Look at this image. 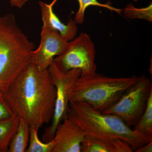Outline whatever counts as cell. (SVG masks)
<instances>
[{"mask_svg": "<svg viewBox=\"0 0 152 152\" xmlns=\"http://www.w3.org/2000/svg\"><path fill=\"white\" fill-rule=\"evenodd\" d=\"M86 135L81 126L67 117L56 129L52 152H81V144Z\"/></svg>", "mask_w": 152, "mask_h": 152, "instance_id": "9c48e42d", "label": "cell"}, {"mask_svg": "<svg viewBox=\"0 0 152 152\" xmlns=\"http://www.w3.org/2000/svg\"><path fill=\"white\" fill-rule=\"evenodd\" d=\"M68 43L58 31L43 23L39 46L31 53V63L39 69H48L55 57L64 50Z\"/></svg>", "mask_w": 152, "mask_h": 152, "instance_id": "ba28073f", "label": "cell"}, {"mask_svg": "<svg viewBox=\"0 0 152 152\" xmlns=\"http://www.w3.org/2000/svg\"><path fill=\"white\" fill-rule=\"evenodd\" d=\"M95 56L94 43L87 34L82 33L69 42L64 50L54 58L53 62L61 70L79 69L80 77H90L96 73Z\"/></svg>", "mask_w": 152, "mask_h": 152, "instance_id": "8992f818", "label": "cell"}, {"mask_svg": "<svg viewBox=\"0 0 152 152\" xmlns=\"http://www.w3.org/2000/svg\"><path fill=\"white\" fill-rule=\"evenodd\" d=\"M127 142L120 139H102L86 134L81 152H132Z\"/></svg>", "mask_w": 152, "mask_h": 152, "instance_id": "8fae6325", "label": "cell"}, {"mask_svg": "<svg viewBox=\"0 0 152 152\" xmlns=\"http://www.w3.org/2000/svg\"><path fill=\"white\" fill-rule=\"evenodd\" d=\"M34 45L18 24L13 14L0 15V89L4 92L31 63Z\"/></svg>", "mask_w": 152, "mask_h": 152, "instance_id": "3957f363", "label": "cell"}, {"mask_svg": "<svg viewBox=\"0 0 152 152\" xmlns=\"http://www.w3.org/2000/svg\"><path fill=\"white\" fill-rule=\"evenodd\" d=\"M152 93L151 80L145 75L140 76L115 104L102 113L115 115L129 126H134L143 113Z\"/></svg>", "mask_w": 152, "mask_h": 152, "instance_id": "5b68a950", "label": "cell"}, {"mask_svg": "<svg viewBox=\"0 0 152 152\" xmlns=\"http://www.w3.org/2000/svg\"><path fill=\"white\" fill-rule=\"evenodd\" d=\"M136 151L137 152H152V141L144 145Z\"/></svg>", "mask_w": 152, "mask_h": 152, "instance_id": "ffe728a7", "label": "cell"}, {"mask_svg": "<svg viewBox=\"0 0 152 152\" xmlns=\"http://www.w3.org/2000/svg\"><path fill=\"white\" fill-rule=\"evenodd\" d=\"M77 1L79 3V7L78 10L76 13L74 20L77 24L80 25L82 24L84 21L85 12L89 6H98L104 7L118 13H120L122 10L113 7L109 5L101 4L97 0H77Z\"/></svg>", "mask_w": 152, "mask_h": 152, "instance_id": "e0dca14e", "label": "cell"}, {"mask_svg": "<svg viewBox=\"0 0 152 152\" xmlns=\"http://www.w3.org/2000/svg\"><path fill=\"white\" fill-rule=\"evenodd\" d=\"M15 115L5 97L4 93L0 89V120L12 118Z\"/></svg>", "mask_w": 152, "mask_h": 152, "instance_id": "ac0fdd59", "label": "cell"}, {"mask_svg": "<svg viewBox=\"0 0 152 152\" xmlns=\"http://www.w3.org/2000/svg\"><path fill=\"white\" fill-rule=\"evenodd\" d=\"M30 127L26 122L20 118L18 127L12 139L8 152H26L30 138Z\"/></svg>", "mask_w": 152, "mask_h": 152, "instance_id": "4fadbf2b", "label": "cell"}, {"mask_svg": "<svg viewBox=\"0 0 152 152\" xmlns=\"http://www.w3.org/2000/svg\"><path fill=\"white\" fill-rule=\"evenodd\" d=\"M67 117L75 121L86 134L102 139H122L133 150L152 141V136L134 130L115 115L96 110L86 103L70 102Z\"/></svg>", "mask_w": 152, "mask_h": 152, "instance_id": "7a4b0ae2", "label": "cell"}, {"mask_svg": "<svg viewBox=\"0 0 152 152\" xmlns=\"http://www.w3.org/2000/svg\"><path fill=\"white\" fill-rule=\"evenodd\" d=\"M134 127V130L143 134L152 136V93L143 113Z\"/></svg>", "mask_w": 152, "mask_h": 152, "instance_id": "5bb4252c", "label": "cell"}, {"mask_svg": "<svg viewBox=\"0 0 152 152\" xmlns=\"http://www.w3.org/2000/svg\"><path fill=\"white\" fill-rule=\"evenodd\" d=\"M138 77H111L96 73L90 77H80L71 91L70 102L86 103L102 113L115 104Z\"/></svg>", "mask_w": 152, "mask_h": 152, "instance_id": "277c9868", "label": "cell"}, {"mask_svg": "<svg viewBox=\"0 0 152 152\" xmlns=\"http://www.w3.org/2000/svg\"><path fill=\"white\" fill-rule=\"evenodd\" d=\"M48 70L52 83L56 88V94L51 125L45 129L42 136L43 140L45 142L50 141L53 139L58 125L67 117L71 91L81 73L79 69L61 70L57 67L53 61Z\"/></svg>", "mask_w": 152, "mask_h": 152, "instance_id": "52a82bcc", "label": "cell"}, {"mask_svg": "<svg viewBox=\"0 0 152 152\" xmlns=\"http://www.w3.org/2000/svg\"><path fill=\"white\" fill-rule=\"evenodd\" d=\"M38 130L30 128V138L26 152H52L54 146L53 140L45 142L38 137Z\"/></svg>", "mask_w": 152, "mask_h": 152, "instance_id": "9a60e30c", "label": "cell"}, {"mask_svg": "<svg viewBox=\"0 0 152 152\" xmlns=\"http://www.w3.org/2000/svg\"><path fill=\"white\" fill-rule=\"evenodd\" d=\"M123 12L125 16L130 19H139L145 20L148 21H152V5L151 4L148 7L142 8H137L132 4H128Z\"/></svg>", "mask_w": 152, "mask_h": 152, "instance_id": "2e32d148", "label": "cell"}, {"mask_svg": "<svg viewBox=\"0 0 152 152\" xmlns=\"http://www.w3.org/2000/svg\"><path fill=\"white\" fill-rule=\"evenodd\" d=\"M56 94L48 69H39L31 63L11 83L4 96L14 114L39 130L52 121Z\"/></svg>", "mask_w": 152, "mask_h": 152, "instance_id": "6da1fadb", "label": "cell"}, {"mask_svg": "<svg viewBox=\"0 0 152 152\" xmlns=\"http://www.w3.org/2000/svg\"><path fill=\"white\" fill-rule=\"evenodd\" d=\"M20 117L0 120V152H8L9 146L18 127Z\"/></svg>", "mask_w": 152, "mask_h": 152, "instance_id": "7c38bea8", "label": "cell"}, {"mask_svg": "<svg viewBox=\"0 0 152 152\" xmlns=\"http://www.w3.org/2000/svg\"><path fill=\"white\" fill-rule=\"evenodd\" d=\"M58 0H53L50 4L44 2H39L40 8L43 23H45L50 27L56 30L64 39L69 42L73 39L77 33V26L75 21L70 19L67 24L60 20L54 12L53 7Z\"/></svg>", "mask_w": 152, "mask_h": 152, "instance_id": "30bf717a", "label": "cell"}, {"mask_svg": "<svg viewBox=\"0 0 152 152\" xmlns=\"http://www.w3.org/2000/svg\"><path fill=\"white\" fill-rule=\"evenodd\" d=\"M30 0H10L11 6L21 9Z\"/></svg>", "mask_w": 152, "mask_h": 152, "instance_id": "d6986e66", "label": "cell"}]
</instances>
